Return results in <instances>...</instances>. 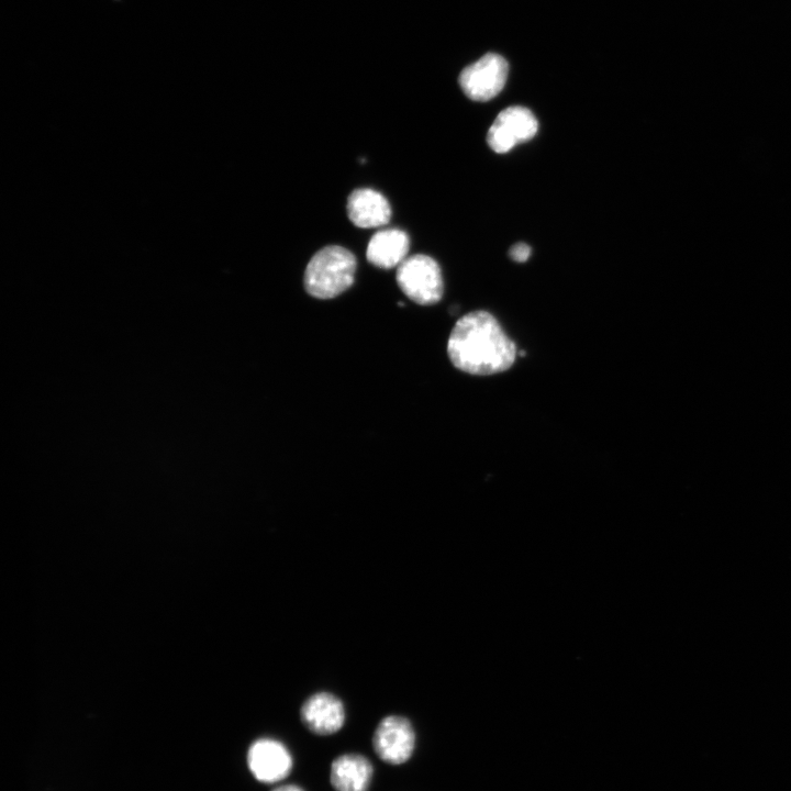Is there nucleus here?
<instances>
[{
    "instance_id": "obj_1",
    "label": "nucleus",
    "mask_w": 791,
    "mask_h": 791,
    "mask_svg": "<svg viewBox=\"0 0 791 791\" xmlns=\"http://www.w3.org/2000/svg\"><path fill=\"white\" fill-rule=\"evenodd\" d=\"M447 354L457 369L487 376L509 369L517 350L498 320L491 313L479 310L456 322L448 337Z\"/></svg>"
},
{
    "instance_id": "obj_2",
    "label": "nucleus",
    "mask_w": 791,
    "mask_h": 791,
    "mask_svg": "<svg viewBox=\"0 0 791 791\" xmlns=\"http://www.w3.org/2000/svg\"><path fill=\"white\" fill-rule=\"evenodd\" d=\"M357 261L354 254L339 245H328L316 252L307 265L305 291L317 299H332L354 282Z\"/></svg>"
},
{
    "instance_id": "obj_3",
    "label": "nucleus",
    "mask_w": 791,
    "mask_h": 791,
    "mask_svg": "<svg viewBox=\"0 0 791 791\" xmlns=\"http://www.w3.org/2000/svg\"><path fill=\"white\" fill-rule=\"evenodd\" d=\"M396 278L401 291L417 304H434L443 296L441 268L437 261L427 255L416 254L406 257L397 267Z\"/></svg>"
},
{
    "instance_id": "obj_4",
    "label": "nucleus",
    "mask_w": 791,
    "mask_h": 791,
    "mask_svg": "<svg viewBox=\"0 0 791 791\" xmlns=\"http://www.w3.org/2000/svg\"><path fill=\"white\" fill-rule=\"evenodd\" d=\"M508 73L506 60L495 53H488L464 68L458 81L469 99L482 102L500 93L506 82Z\"/></svg>"
},
{
    "instance_id": "obj_5",
    "label": "nucleus",
    "mask_w": 791,
    "mask_h": 791,
    "mask_svg": "<svg viewBox=\"0 0 791 791\" xmlns=\"http://www.w3.org/2000/svg\"><path fill=\"white\" fill-rule=\"evenodd\" d=\"M538 130V122L531 110L512 105L502 110L487 133L489 147L498 153L510 152L517 144L532 140Z\"/></svg>"
},
{
    "instance_id": "obj_6",
    "label": "nucleus",
    "mask_w": 791,
    "mask_h": 791,
    "mask_svg": "<svg viewBox=\"0 0 791 791\" xmlns=\"http://www.w3.org/2000/svg\"><path fill=\"white\" fill-rule=\"evenodd\" d=\"M415 733L411 722L400 715L383 717L372 735L376 755L389 765L406 762L414 750Z\"/></svg>"
},
{
    "instance_id": "obj_7",
    "label": "nucleus",
    "mask_w": 791,
    "mask_h": 791,
    "mask_svg": "<svg viewBox=\"0 0 791 791\" xmlns=\"http://www.w3.org/2000/svg\"><path fill=\"white\" fill-rule=\"evenodd\" d=\"M247 765L256 780L263 783H275L289 776L293 761L283 743L275 738L263 737L249 746Z\"/></svg>"
},
{
    "instance_id": "obj_8",
    "label": "nucleus",
    "mask_w": 791,
    "mask_h": 791,
    "mask_svg": "<svg viewBox=\"0 0 791 791\" xmlns=\"http://www.w3.org/2000/svg\"><path fill=\"white\" fill-rule=\"evenodd\" d=\"M300 717L310 732L321 736L332 735L343 727L345 709L335 694L316 692L302 704Z\"/></svg>"
},
{
    "instance_id": "obj_9",
    "label": "nucleus",
    "mask_w": 791,
    "mask_h": 791,
    "mask_svg": "<svg viewBox=\"0 0 791 791\" xmlns=\"http://www.w3.org/2000/svg\"><path fill=\"white\" fill-rule=\"evenodd\" d=\"M350 222L360 229H372L386 225L391 218L388 200L370 188H359L350 192L346 204Z\"/></svg>"
},
{
    "instance_id": "obj_10",
    "label": "nucleus",
    "mask_w": 791,
    "mask_h": 791,
    "mask_svg": "<svg viewBox=\"0 0 791 791\" xmlns=\"http://www.w3.org/2000/svg\"><path fill=\"white\" fill-rule=\"evenodd\" d=\"M372 775V765L365 756L344 754L333 760L330 781L335 791H368Z\"/></svg>"
},
{
    "instance_id": "obj_11",
    "label": "nucleus",
    "mask_w": 791,
    "mask_h": 791,
    "mask_svg": "<svg viewBox=\"0 0 791 791\" xmlns=\"http://www.w3.org/2000/svg\"><path fill=\"white\" fill-rule=\"evenodd\" d=\"M410 247L408 234L399 229H383L376 232L370 238L367 249V260L382 269L398 267L405 258Z\"/></svg>"
},
{
    "instance_id": "obj_12",
    "label": "nucleus",
    "mask_w": 791,
    "mask_h": 791,
    "mask_svg": "<svg viewBox=\"0 0 791 791\" xmlns=\"http://www.w3.org/2000/svg\"><path fill=\"white\" fill-rule=\"evenodd\" d=\"M510 257L516 263H524L531 256V247L525 243H516L509 250Z\"/></svg>"
},
{
    "instance_id": "obj_13",
    "label": "nucleus",
    "mask_w": 791,
    "mask_h": 791,
    "mask_svg": "<svg viewBox=\"0 0 791 791\" xmlns=\"http://www.w3.org/2000/svg\"><path fill=\"white\" fill-rule=\"evenodd\" d=\"M272 791H304L301 787L297 784H283L275 788Z\"/></svg>"
}]
</instances>
